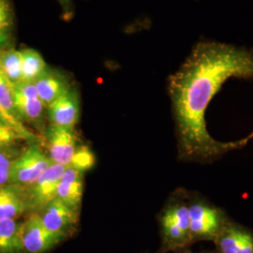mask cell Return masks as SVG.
<instances>
[{
  "label": "cell",
  "mask_w": 253,
  "mask_h": 253,
  "mask_svg": "<svg viewBox=\"0 0 253 253\" xmlns=\"http://www.w3.org/2000/svg\"><path fill=\"white\" fill-rule=\"evenodd\" d=\"M13 104L23 122L42 124L46 106L38 95L34 82L21 81L13 84Z\"/></svg>",
  "instance_id": "obj_9"
},
{
  "label": "cell",
  "mask_w": 253,
  "mask_h": 253,
  "mask_svg": "<svg viewBox=\"0 0 253 253\" xmlns=\"http://www.w3.org/2000/svg\"><path fill=\"white\" fill-rule=\"evenodd\" d=\"M0 105L19 118L13 104V84L9 81L0 66ZM21 119V118H20Z\"/></svg>",
  "instance_id": "obj_20"
},
{
  "label": "cell",
  "mask_w": 253,
  "mask_h": 253,
  "mask_svg": "<svg viewBox=\"0 0 253 253\" xmlns=\"http://www.w3.org/2000/svg\"><path fill=\"white\" fill-rule=\"evenodd\" d=\"M46 109L50 124L74 128L80 118V97L78 91L72 87Z\"/></svg>",
  "instance_id": "obj_11"
},
{
  "label": "cell",
  "mask_w": 253,
  "mask_h": 253,
  "mask_svg": "<svg viewBox=\"0 0 253 253\" xmlns=\"http://www.w3.org/2000/svg\"><path fill=\"white\" fill-rule=\"evenodd\" d=\"M53 163L38 143H31L23 152H20L12 163L9 184L27 188L34 184Z\"/></svg>",
  "instance_id": "obj_4"
},
{
  "label": "cell",
  "mask_w": 253,
  "mask_h": 253,
  "mask_svg": "<svg viewBox=\"0 0 253 253\" xmlns=\"http://www.w3.org/2000/svg\"><path fill=\"white\" fill-rule=\"evenodd\" d=\"M0 123L15 130L19 135L24 139V141L29 142L30 144L39 142V137L36 136L35 133H33L29 128H27L20 118L11 115L1 105H0Z\"/></svg>",
  "instance_id": "obj_18"
},
{
  "label": "cell",
  "mask_w": 253,
  "mask_h": 253,
  "mask_svg": "<svg viewBox=\"0 0 253 253\" xmlns=\"http://www.w3.org/2000/svg\"><path fill=\"white\" fill-rule=\"evenodd\" d=\"M59 4L64 19L70 20L73 15V0H56Z\"/></svg>",
  "instance_id": "obj_24"
},
{
  "label": "cell",
  "mask_w": 253,
  "mask_h": 253,
  "mask_svg": "<svg viewBox=\"0 0 253 253\" xmlns=\"http://www.w3.org/2000/svg\"><path fill=\"white\" fill-rule=\"evenodd\" d=\"M21 228L16 219L0 221V253H24Z\"/></svg>",
  "instance_id": "obj_15"
},
{
  "label": "cell",
  "mask_w": 253,
  "mask_h": 253,
  "mask_svg": "<svg viewBox=\"0 0 253 253\" xmlns=\"http://www.w3.org/2000/svg\"><path fill=\"white\" fill-rule=\"evenodd\" d=\"M95 158L94 154L86 146H78L73 156L72 163L68 167H73L74 169L84 172L90 169L94 165Z\"/></svg>",
  "instance_id": "obj_22"
},
{
  "label": "cell",
  "mask_w": 253,
  "mask_h": 253,
  "mask_svg": "<svg viewBox=\"0 0 253 253\" xmlns=\"http://www.w3.org/2000/svg\"><path fill=\"white\" fill-rule=\"evenodd\" d=\"M12 30V13L9 0H0V49L10 41Z\"/></svg>",
  "instance_id": "obj_19"
},
{
  "label": "cell",
  "mask_w": 253,
  "mask_h": 253,
  "mask_svg": "<svg viewBox=\"0 0 253 253\" xmlns=\"http://www.w3.org/2000/svg\"><path fill=\"white\" fill-rule=\"evenodd\" d=\"M21 141L24 139L15 130L0 123V149L14 147Z\"/></svg>",
  "instance_id": "obj_23"
},
{
  "label": "cell",
  "mask_w": 253,
  "mask_h": 253,
  "mask_svg": "<svg viewBox=\"0 0 253 253\" xmlns=\"http://www.w3.org/2000/svg\"><path fill=\"white\" fill-rule=\"evenodd\" d=\"M29 210L27 189L16 185L0 186V221L16 219Z\"/></svg>",
  "instance_id": "obj_12"
},
{
  "label": "cell",
  "mask_w": 253,
  "mask_h": 253,
  "mask_svg": "<svg viewBox=\"0 0 253 253\" xmlns=\"http://www.w3.org/2000/svg\"><path fill=\"white\" fill-rule=\"evenodd\" d=\"M178 253H216L215 250L214 251H202V252H191L190 249H186L178 252Z\"/></svg>",
  "instance_id": "obj_25"
},
{
  "label": "cell",
  "mask_w": 253,
  "mask_h": 253,
  "mask_svg": "<svg viewBox=\"0 0 253 253\" xmlns=\"http://www.w3.org/2000/svg\"><path fill=\"white\" fill-rule=\"evenodd\" d=\"M21 236L24 253H47L66 240L48 231L37 213H30L22 222Z\"/></svg>",
  "instance_id": "obj_6"
},
{
  "label": "cell",
  "mask_w": 253,
  "mask_h": 253,
  "mask_svg": "<svg viewBox=\"0 0 253 253\" xmlns=\"http://www.w3.org/2000/svg\"><path fill=\"white\" fill-rule=\"evenodd\" d=\"M213 243L216 253H253V231L230 218Z\"/></svg>",
  "instance_id": "obj_10"
},
{
  "label": "cell",
  "mask_w": 253,
  "mask_h": 253,
  "mask_svg": "<svg viewBox=\"0 0 253 253\" xmlns=\"http://www.w3.org/2000/svg\"><path fill=\"white\" fill-rule=\"evenodd\" d=\"M34 84L38 95L46 108L73 87L64 73L50 68Z\"/></svg>",
  "instance_id": "obj_13"
},
{
  "label": "cell",
  "mask_w": 253,
  "mask_h": 253,
  "mask_svg": "<svg viewBox=\"0 0 253 253\" xmlns=\"http://www.w3.org/2000/svg\"><path fill=\"white\" fill-rule=\"evenodd\" d=\"M48 156L53 163L68 167L78 148L74 128L50 124L44 132Z\"/></svg>",
  "instance_id": "obj_8"
},
{
  "label": "cell",
  "mask_w": 253,
  "mask_h": 253,
  "mask_svg": "<svg viewBox=\"0 0 253 253\" xmlns=\"http://www.w3.org/2000/svg\"><path fill=\"white\" fill-rule=\"evenodd\" d=\"M66 168L63 165L53 163L34 184L26 188L31 213H38L56 198L57 188Z\"/></svg>",
  "instance_id": "obj_7"
},
{
  "label": "cell",
  "mask_w": 253,
  "mask_h": 253,
  "mask_svg": "<svg viewBox=\"0 0 253 253\" xmlns=\"http://www.w3.org/2000/svg\"><path fill=\"white\" fill-rule=\"evenodd\" d=\"M84 194V172L67 167L60 179L56 198L67 206L80 210Z\"/></svg>",
  "instance_id": "obj_14"
},
{
  "label": "cell",
  "mask_w": 253,
  "mask_h": 253,
  "mask_svg": "<svg viewBox=\"0 0 253 253\" xmlns=\"http://www.w3.org/2000/svg\"><path fill=\"white\" fill-rule=\"evenodd\" d=\"M37 214L48 231L67 239L76 231L80 210L71 208L55 198Z\"/></svg>",
  "instance_id": "obj_5"
},
{
  "label": "cell",
  "mask_w": 253,
  "mask_h": 253,
  "mask_svg": "<svg viewBox=\"0 0 253 253\" xmlns=\"http://www.w3.org/2000/svg\"><path fill=\"white\" fill-rule=\"evenodd\" d=\"M232 78L253 80V47L202 41L169 77L168 93L182 161L199 164L215 163L253 140V131L233 142L218 141L208 131L206 120L208 106Z\"/></svg>",
  "instance_id": "obj_1"
},
{
  "label": "cell",
  "mask_w": 253,
  "mask_h": 253,
  "mask_svg": "<svg viewBox=\"0 0 253 253\" xmlns=\"http://www.w3.org/2000/svg\"><path fill=\"white\" fill-rule=\"evenodd\" d=\"M19 154L14 147L0 149V186L9 184L10 168Z\"/></svg>",
  "instance_id": "obj_21"
},
{
  "label": "cell",
  "mask_w": 253,
  "mask_h": 253,
  "mask_svg": "<svg viewBox=\"0 0 253 253\" xmlns=\"http://www.w3.org/2000/svg\"><path fill=\"white\" fill-rule=\"evenodd\" d=\"M162 246L160 253L180 252L192 243L189 216V191L178 190L167 203L160 217Z\"/></svg>",
  "instance_id": "obj_2"
},
{
  "label": "cell",
  "mask_w": 253,
  "mask_h": 253,
  "mask_svg": "<svg viewBox=\"0 0 253 253\" xmlns=\"http://www.w3.org/2000/svg\"><path fill=\"white\" fill-rule=\"evenodd\" d=\"M0 66L9 81L15 84L23 80L21 52L10 48L0 51Z\"/></svg>",
  "instance_id": "obj_17"
},
{
  "label": "cell",
  "mask_w": 253,
  "mask_h": 253,
  "mask_svg": "<svg viewBox=\"0 0 253 253\" xmlns=\"http://www.w3.org/2000/svg\"><path fill=\"white\" fill-rule=\"evenodd\" d=\"M189 216L192 243L216 240L231 217L226 211L198 192L189 191Z\"/></svg>",
  "instance_id": "obj_3"
},
{
  "label": "cell",
  "mask_w": 253,
  "mask_h": 253,
  "mask_svg": "<svg viewBox=\"0 0 253 253\" xmlns=\"http://www.w3.org/2000/svg\"><path fill=\"white\" fill-rule=\"evenodd\" d=\"M22 81L35 82L48 70V65L38 51L30 48L21 50Z\"/></svg>",
  "instance_id": "obj_16"
}]
</instances>
